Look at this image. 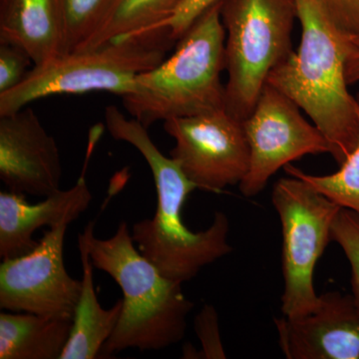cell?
Wrapping results in <instances>:
<instances>
[{"instance_id": "cell-10", "label": "cell", "mask_w": 359, "mask_h": 359, "mask_svg": "<svg viewBox=\"0 0 359 359\" xmlns=\"http://www.w3.org/2000/svg\"><path fill=\"white\" fill-rule=\"evenodd\" d=\"M67 224L50 229L32 252L0 264V308L51 318H71L82 280L66 271L63 248Z\"/></svg>"}, {"instance_id": "cell-1", "label": "cell", "mask_w": 359, "mask_h": 359, "mask_svg": "<svg viewBox=\"0 0 359 359\" xmlns=\"http://www.w3.org/2000/svg\"><path fill=\"white\" fill-rule=\"evenodd\" d=\"M302 40L271 71L268 84L290 97L325 135L341 165L358 145V102L349 92L346 65L359 40L339 25L321 0H294Z\"/></svg>"}, {"instance_id": "cell-22", "label": "cell", "mask_w": 359, "mask_h": 359, "mask_svg": "<svg viewBox=\"0 0 359 359\" xmlns=\"http://www.w3.org/2000/svg\"><path fill=\"white\" fill-rule=\"evenodd\" d=\"M196 334L202 344L201 358L205 359L226 358L221 334L218 313L214 306L205 304L195 318Z\"/></svg>"}, {"instance_id": "cell-13", "label": "cell", "mask_w": 359, "mask_h": 359, "mask_svg": "<svg viewBox=\"0 0 359 359\" xmlns=\"http://www.w3.org/2000/svg\"><path fill=\"white\" fill-rule=\"evenodd\" d=\"M92 194L82 173L68 190H59L43 202L30 204L25 195L0 193V257L14 259L32 252L39 245L33 238L43 226L54 229L76 221L90 205Z\"/></svg>"}, {"instance_id": "cell-24", "label": "cell", "mask_w": 359, "mask_h": 359, "mask_svg": "<svg viewBox=\"0 0 359 359\" xmlns=\"http://www.w3.org/2000/svg\"><path fill=\"white\" fill-rule=\"evenodd\" d=\"M344 29L359 40V0H321Z\"/></svg>"}, {"instance_id": "cell-25", "label": "cell", "mask_w": 359, "mask_h": 359, "mask_svg": "<svg viewBox=\"0 0 359 359\" xmlns=\"http://www.w3.org/2000/svg\"><path fill=\"white\" fill-rule=\"evenodd\" d=\"M347 83L353 85L359 82V49L354 52L346 65Z\"/></svg>"}, {"instance_id": "cell-14", "label": "cell", "mask_w": 359, "mask_h": 359, "mask_svg": "<svg viewBox=\"0 0 359 359\" xmlns=\"http://www.w3.org/2000/svg\"><path fill=\"white\" fill-rule=\"evenodd\" d=\"M0 43L25 49L33 66L62 55L57 0H0Z\"/></svg>"}, {"instance_id": "cell-3", "label": "cell", "mask_w": 359, "mask_h": 359, "mask_svg": "<svg viewBox=\"0 0 359 359\" xmlns=\"http://www.w3.org/2000/svg\"><path fill=\"white\" fill-rule=\"evenodd\" d=\"M94 222L80 233L94 268L108 273L122 290L119 323L101 353L111 355L129 348L161 351L184 339L187 318L194 308L182 283L167 278L135 247L122 221L109 238L94 236Z\"/></svg>"}, {"instance_id": "cell-9", "label": "cell", "mask_w": 359, "mask_h": 359, "mask_svg": "<svg viewBox=\"0 0 359 359\" xmlns=\"http://www.w3.org/2000/svg\"><path fill=\"white\" fill-rule=\"evenodd\" d=\"M164 129L176 141L170 156L198 189L219 193L247 176L250 155L243 121L226 109L173 118Z\"/></svg>"}, {"instance_id": "cell-4", "label": "cell", "mask_w": 359, "mask_h": 359, "mask_svg": "<svg viewBox=\"0 0 359 359\" xmlns=\"http://www.w3.org/2000/svg\"><path fill=\"white\" fill-rule=\"evenodd\" d=\"M221 1L191 25L171 57L138 75L132 91L121 97L127 112L146 128L158 121L226 109Z\"/></svg>"}, {"instance_id": "cell-6", "label": "cell", "mask_w": 359, "mask_h": 359, "mask_svg": "<svg viewBox=\"0 0 359 359\" xmlns=\"http://www.w3.org/2000/svg\"><path fill=\"white\" fill-rule=\"evenodd\" d=\"M226 30V110L241 121L252 113L271 71L292 53L294 0H222Z\"/></svg>"}, {"instance_id": "cell-2", "label": "cell", "mask_w": 359, "mask_h": 359, "mask_svg": "<svg viewBox=\"0 0 359 359\" xmlns=\"http://www.w3.org/2000/svg\"><path fill=\"white\" fill-rule=\"evenodd\" d=\"M106 128L115 140L126 142L143 156L152 172L157 192V208L152 219L134 224L131 237L144 257L167 278L183 285L201 269L230 254V221L216 212L207 230L193 233L184 224L182 212L197 186L178 163L166 157L155 145L148 128L138 120L128 119L116 106L105 109Z\"/></svg>"}, {"instance_id": "cell-11", "label": "cell", "mask_w": 359, "mask_h": 359, "mask_svg": "<svg viewBox=\"0 0 359 359\" xmlns=\"http://www.w3.org/2000/svg\"><path fill=\"white\" fill-rule=\"evenodd\" d=\"M0 179L8 191L23 195L48 197L61 190L57 144L32 108L0 116Z\"/></svg>"}, {"instance_id": "cell-19", "label": "cell", "mask_w": 359, "mask_h": 359, "mask_svg": "<svg viewBox=\"0 0 359 359\" xmlns=\"http://www.w3.org/2000/svg\"><path fill=\"white\" fill-rule=\"evenodd\" d=\"M115 0H57L63 54L82 50Z\"/></svg>"}, {"instance_id": "cell-12", "label": "cell", "mask_w": 359, "mask_h": 359, "mask_svg": "<svg viewBox=\"0 0 359 359\" xmlns=\"http://www.w3.org/2000/svg\"><path fill=\"white\" fill-rule=\"evenodd\" d=\"M287 359H359V308L353 295L330 292L302 318H276Z\"/></svg>"}, {"instance_id": "cell-17", "label": "cell", "mask_w": 359, "mask_h": 359, "mask_svg": "<svg viewBox=\"0 0 359 359\" xmlns=\"http://www.w3.org/2000/svg\"><path fill=\"white\" fill-rule=\"evenodd\" d=\"M183 0H115L82 50L129 35L165 27ZM80 50V51H82Z\"/></svg>"}, {"instance_id": "cell-18", "label": "cell", "mask_w": 359, "mask_h": 359, "mask_svg": "<svg viewBox=\"0 0 359 359\" xmlns=\"http://www.w3.org/2000/svg\"><path fill=\"white\" fill-rule=\"evenodd\" d=\"M358 114L359 120V104ZM283 169L289 176L302 180L332 202L359 216V137L356 147L334 174L316 176L304 173L292 164Z\"/></svg>"}, {"instance_id": "cell-5", "label": "cell", "mask_w": 359, "mask_h": 359, "mask_svg": "<svg viewBox=\"0 0 359 359\" xmlns=\"http://www.w3.org/2000/svg\"><path fill=\"white\" fill-rule=\"evenodd\" d=\"M174 42L170 30L163 27L33 66L20 85L0 94V116L13 114L33 101L56 94L105 91L127 95L137 76L159 65Z\"/></svg>"}, {"instance_id": "cell-8", "label": "cell", "mask_w": 359, "mask_h": 359, "mask_svg": "<svg viewBox=\"0 0 359 359\" xmlns=\"http://www.w3.org/2000/svg\"><path fill=\"white\" fill-rule=\"evenodd\" d=\"M243 127L250 155L249 172L238 185L245 197L261 193L269 180L292 161L332 153L330 142L302 116L297 104L268 83Z\"/></svg>"}, {"instance_id": "cell-16", "label": "cell", "mask_w": 359, "mask_h": 359, "mask_svg": "<svg viewBox=\"0 0 359 359\" xmlns=\"http://www.w3.org/2000/svg\"><path fill=\"white\" fill-rule=\"evenodd\" d=\"M73 318L0 313V359H60Z\"/></svg>"}, {"instance_id": "cell-26", "label": "cell", "mask_w": 359, "mask_h": 359, "mask_svg": "<svg viewBox=\"0 0 359 359\" xmlns=\"http://www.w3.org/2000/svg\"><path fill=\"white\" fill-rule=\"evenodd\" d=\"M355 98H356V100H358V102L359 104V92L358 93V95H356Z\"/></svg>"}, {"instance_id": "cell-15", "label": "cell", "mask_w": 359, "mask_h": 359, "mask_svg": "<svg viewBox=\"0 0 359 359\" xmlns=\"http://www.w3.org/2000/svg\"><path fill=\"white\" fill-rule=\"evenodd\" d=\"M81 259L82 292L73 316L72 330L60 359H94L98 358L111 335L114 332L122 313V299L112 308H102L94 287V266L88 248L81 235L78 236Z\"/></svg>"}, {"instance_id": "cell-21", "label": "cell", "mask_w": 359, "mask_h": 359, "mask_svg": "<svg viewBox=\"0 0 359 359\" xmlns=\"http://www.w3.org/2000/svg\"><path fill=\"white\" fill-rule=\"evenodd\" d=\"M33 63L27 52L13 44L0 43V94L15 88Z\"/></svg>"}, {"instance_id": "cell-20", "label": "cell", "mask_w": 359, "mask_h": 359, "mask_svg": "<svg viewBox=\"0 0 359 359\" xmlns=\"http://www.w3.org/2000/svg\"><path fill=\"white\" fill-rule=\"evenodd\" d=\"M332 238L341 247L351 264L353 295L359 308V216L341 208L332 224Z\"/></svg>"}, {"instance_id": "cell-7", "label": "cell", "mask_w": 359, "mask_h": 359, "mask_svg": "<svg viewBox=\"0 0 359 359\" xmlns=\"http://www.w3.org/2000/svg\"><path fill=\"white\" fill-rule=\"evenodd\" d=\"M271 201L283 230L282 311L294 320L318 308L314 269L332 240V224L341 207L292 176L276 182Z\"/></svg>"}, {"instance_id": "cell-23", "label": "cell", "mask_w": 359, "mask_h": 359, "mask_svg": "<svg viewBox=\"0 0 359 359\" xmlns=\"http://www.w3.org/2000/svg\"><path fill=\"white\" fill-rule=\"evenodd\" d=\"M219 1L221 0H183L165 25L171 33L172 39L178 41L198 18Z\"/></svg>"}]
</instances>
